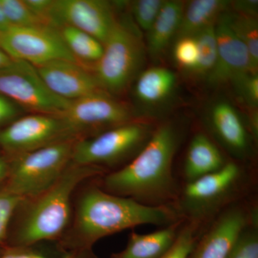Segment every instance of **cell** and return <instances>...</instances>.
Instances as JSON below:
<instances>
[{
    "mask_svg": "<svg viewBox=\"0 0 258 258\" xmlns=\"http://www.w3.org/2000/svg\"><path fill=\"white\" fill-rule=\"evenodd\" d=\"M174 228L164 229L149 234L132 232L123 250L111 258H160L176 240Z\"/></svg>",
    "mask_w": 258,
    "mask_h": 258,
    "instance_id": "cell-21",
    "label": "cell"
},
{
    "mask_svg": "<svg viewBox=\"0 0 258 258\" xmlns=\"http://www.w3.org/2000/svg\"><path fill=\"white\" fill-rule=\"evenodd\" d=\"M68 50L79 63L96 64L103 54V46L99 40L79 29L62 25L57 28Z\"/></svg>",
    "mask_w": 258,
    "mask_h": 258,
    "instance_id": "cell-22",
    "label": "cell"
},
{
    "mask_svg": "<svg viewBox=\"0 0 258 258\" xmlns=\"http://www.w3.org/2000/svg\"><path fill=\"white\" fill-rule=\"evenodd\" d=\"M230 5L236 13L257 17V1H236Z\"/></svg>",
    "mask_w": 258,
    "mask_h": 258,
    "instance_id": "cell-34",
    "label": "cell"
},
{
    "mask_svg": "<svg viewBox=\"0 0 258 258\" xmlns=\"http://www.w3.org/2000/svg\"><path fill=\"white\" fill-rule=\"evenodd\" d=\"M229 7L230 3L223 0H193L185 4L175 38L195 37L203 30L215 26Z\"/></svg>",
    "mask_w": 258,
    "mask_h": 258,
    "instance_id": "cell-16",
    "label": "cell"
},
{
    "mask_svg": "<svg viewBox=\"0 0 258 258\" xmlns=\"http://www.w3.org/2000/svg\"><path fill=\"white\" fill-rule=\"evenodd\" d=\"M0 258H49L31 247H8L3 249Z\"/></svg>",
    "mask_w": 258,
    "mask_h": 258,
    "instance_id": "cell-33",
    "label": "cell"
},
{
    "mask_svg": "<svg viewBox=\"0 0 258 258\" xmlns=\"http://www.w3.org/2000/svg\"><path fill=\"white\" fill-rule=\"evenodd\" d=\"M9 169V159L0 152V185L4 182Z\"/></svg>",
    "mask_w": 258,
    "mask_h": 258,
    "instance_id": "cell-35",
    "label": "cell"
},
{
    "mask_svg": "<svg viewBox=\"0 0 258 258\" xmlns=\"http://www.w3.org/2000/svg\"><path fill=\"white\" fill-rule=\"evenodd\" d=\"M185 3L179 0L164 1L160 13L147 32L146 48L153 59L157 60L175 39L179 30Z\"/></svg>",
    "mask_w": 258,
    "mask_h": 258,
    "instance_id": "cell-15",
    "label": "cell"
},
{
    "mask_svg": "<svg viewBox=\"0 0 258 258\" xmlns=\"http://www.w3.org/2000/svg\"><path fill=\"white\" fill-rule=\"evenodd\" d=\"M215 26L210 27L197 35L198 57L196 66L191 71L198 78L208 79L217 58V41Z\"/></svg>",
    "mask_w": 258,
    "mask_h": 258,
    "instance_id": "cell-24",
    "label": "cell"
},
{
    "mask_svg": "<svg viewBox=\"0 0 258 258\" xmlns=\"http://www.w3.org/2000/svg\"><path fill=\"white\" fill-rule=\"evenodd\" d=\"M62 258H96L91 250L71 252Z\"/></svg>",
    "mask_w": 258,
    "mask_h": 258,
    "instance_id": "cell-36",
    "label": "cell"
},
{
    "mask_svg": "<svg viewBox=\"0 0 258 258\" xmlns=\"http://www.w3.org/2000/svg\"><path fill=\"white\" fill-rule=\"evenodd\" d=\"M176 83V75L171 70L159 66L149 68L137 78L136 97L144 104H159L169 98Z\"/></svg>",
    "mask_w": 258,
    "mask_h": 258,
    "instance_id": "cell-20",
    "label": "cell"
},
{
    "mask_svg": "<svg viewBox=\"0 0 258 258\" xmlns=\"http://www.w3.org/2000/svg\"><path fill=\"white\" fill-rule=\"evenodd\" d=\"M77 139L57 115H21L0 130V152L8 159L50 144Z\"/></svg>",
    "mask_w": 258,
    "mask_h": 258,
    "instance_id": "cell-9",
    "label": "cell"
},
{
    "mask_svg": "<svg viewBox=\"0 0 258 258\" xmlns=\"http://www.w3.org/2000/svg\"><path fill=\"white\" fill-rule=\"evenodd\" d=\"M245 225V216L242 212H229L195 246L189 258H226Z\"/></svg>",
    "mask_w": 258,
    "mask_h": 258,
    "instance_id": "cell-14",
    "label": "cell"
},
{
    "mask_svg": "<svg viewBox=\"0 0 258 258\" xmlns=\"http://www.w3.org/2000/svg\"><path fill=\"white\" fill-rule=\"evenodd\" d=\"M210 120L222 142L236 152H242L247 146V135L243 123L235 108L227 101L212 106Z\"/></svg>",
    "mask_w": 258,
    "mask_h": 258,
    "instance_id": "cell-17",
    "label": "cell"
},
{
    "mask_svg": "<svg viewBox=\"0 0 258 258\" xmlns=\"http://www.w3.org/2000/svg\"><path fill=\"white\" fill-rule=\"evenodd\" d=\"M149 125L132 121L78 139L71 162L81 166H115L135 157L150 139Z\"/></svg>",
    "mask_w": 258,
    "mask_h": 258,
    "instance_id": "cell-6",
    "label": "cell"
},
{
    "mask_svg": "<svg viewBox=\"0 0 258 258\" xmlns=\"http://www.w3.org/2000/svg\"><path fill=\"white\" fill-rule=\"evenodd\" d=\"M101 58L94 66L95 77L102 89L121 94L140 74L147 48L138 27L127 18L117 19L103 44Z\"/></svg>",
    "mask_w": 258,
    "mask_h": 258,
    "instance_id": "cell-4",
    "label": "cell"
},
{
    "mask_svg": "<svg viewBox=\"0 0 258 258\" xmlns=\"http://www.w3.org/2000/svg\"><path fill=\"white\" fill-rule=\"evenodd\" d=\"M226 258H258V239L255 233L242 232Z\"/></svg>",
    "mask_w": 258,
    "mask_h": 258,
    "instance_id": "cell-30",
    "label": "cell"
},
{
    "mask_svg": "<svg viewBox=\"0 0 258 258\" xmlns=\"http://www.w3.org/2000/svg\"><path fill=\"white\" fill-rule=\"evenodd\" d=\"M77 140L62 141L9 159L8 175L1 186L23 200L45 191L71 164Z\"/></svg>",
    "mask_w": 258,
    "mask_h": 258,
    "instance_id": "cell-5",
    "label": "cell"
},
{
    "mask_svg": "<svg viewBox=\"0 0 258 258\" xmlns=\"http://www.w3.org/2000/svg\"><path fill=\"white\" fill-rule=\"evenodd\" d=\"M173 217L165 207L144 205L89 186L80 189L74 200L71 222L59 240L71 252L91 250L97 241L107 236L138 225H165Z\"/></svg>",
    "mask_w": 258,
    "mask_h": 258,
    "instance_id": "cell-1",
    "label": "cell"
},
{
    "mask_svg": "<svg viewBox=\"0 0 258 258\" xmlns=\"http://www.w3.org/2000/svg\"><path fill=\"white\" fill-rule=\"evenodd\" d=\"M0 48L12 60L24 61L35 67L55 60L77 62L57 29L49 25L11 27L0 32Z\"/></svg>",
    "mask_w": 258,
    "mask_h": 258,
    "instance_id": "cell-10",
    "label": "cell"
},
{
    "mask_svg": "<svg viewBox=\"0 0 258 258\" xmlns=\"http://www.w3.org/2000/svg\"><path fill=\"white\" fill-rule=\"evenodd\" d=\"M5 248H3V249H0V254H1L2 252H3V249H4Z\"/></svg>",
    "mask_w": 258,
    "mask_h": 258,
    "instance_id": "cell-39",
    "label": "cell"
},
{
    "mask_svg": "<svg viewBox=\"0 0 258 258\" xmlns=\"http://www.w3.org/2000/svg\"><path fill=\"white\" fill-rule=\"evenodd\" d=\"M24 111L16 103L0 93V130L24 115Z\"/></svg>",
    "mask_w": 258,
    "mask_h": 258,
    "instance_id": "cell-32",
    "label": "cell"
},
{
    "mask_svg": "<svg viewBox=\"0 0 258 258\" xmlns=\"http://www.w3.org/2000/svg\"><path fill=\"white\" fill-rule=\"evenodd\" d=\"M35 68L51 92L66 101L105 92L94 74L79 62L55 60Z\"/></svg>",
    "mask_w": 258,
    "mask_h": 258,
    "instance_id": "cell-13",
    "label": "cell"
},
{
    "mask_svg": "<svg viewBox=\"0 0 258 258\" xmlns=\"http://www.w3.org/2000/svg\"><path fill=\"white\" fill-rule=\"evenodd\" d=\"M23 200L0 185V249L8 247L12 220Z\"/></svg>",
    "mask_w": 258,
    "mask_h": 258,
    "instance_id": "cell-26",
    "label": "cell"
},
{
    "mask_svg": "<svg viewBox=\"0 0 258 258\" xmlns=\"http://www.w3.org/2000/svg\"><path fill=\"white\" fill-rule=\"evenodd\" d=\"M217 41V58L209 75V84L212 86L232 85L236 80L247 74H254L247 47L231 30L224 13L215 27Z\"/></svg>",
    "mask_w": 258,
    "mask_h": 258,
    "instance_id": "cell-12",
    "label": "cell"
},
{
    "mask_svg": "<svg viewBox=\"0 0 258 258\" xmlns=\"http://www.w3.org/2000/svg\"><path fill=\"white\" fill-rule=\"evenodd\" d=\"M57 116L77 139L92 137L134 120L129 107L106 92L69 101L64 111Z\"/></svg>",
    "mask_w": 258,
    "mask_h": 258,
    "instance_id": "cell-8",
    "label": "cell"
},
{
    "mask_svg": "<svg viewBox=\"0 0 258 258\" xmlns=\"http://www.w3.org/2000/svg\"><path fill=\"white\" fill-rule=\"evenodd\" d=\"M174 60L179 67L191 72L198 57V45L195 37H181L176 39L173 50Z\"/></svg>",
    "mask_w": 258,
    "mask_h": 258,
    "instance_id": "cell-28",
    "label": "cell"
},
{
    "mask_svg": "<svg viewBox=\"0 0 258 258\" xmlns=\"http://www.w3.org/2000/svg\"><path fill=\"white\" fill-rule=\"evenodd\" d=\"M0 3L11 27L48 25L27 6L24 0H0Z\"/></svg>",
    "mask_w": 258,
    "mask_h": 258,
    "instance_id": "cell-25",
    "label": "cell"
},
{
    "mask_svg": "<svg viewBox=\"0 0 258 258\" xmlns=\"http://www.w3.org/2000/svg\"><path fill=\"white\" fill-rule=\"evenodd\" d=\"M236 93L249 107L257 108L258 76L257 74H247L236 80L232 83Z\"/></svg>",
    "mask_w": 258,
    "mask_h": 258,
    "instance_id": "cell-29",
    "label": "cell"
},
{
    "mask_svg": "<svg viewBox=\"0 0 258 258\" xmlns=\"http://www.w3.org/2000/svg\"><path fill=\"white\" fill-rule=\"evenodd\" d=\"M164 0H136L130 3L131 11L139 28L148 32L160 13Z\"/></svg>",
    "mask_w": 258,
    "mask_h": 258,
    "instance_id": "cell-27",
    "label": "cell"
},
{
    "mask_svg": "<svg viewBox=\"0 0 258 258\" xmlns=\"http://www.w3.org/2000/svg\"><path fill=\"white\" fill-rule=\"evenodd\" d=\"M224 164L221 153L208 137L198 134L188 149L184 172L189 181L220 169Z\"/></svg>",
    "mask_w": 258,
    "mask_h": 258,
    "instance_id": "cell-19",
    "label": "cell"
},
{
    "mask_svg": "<svg viewBox=\"0 0 258 258\" xmlns=\"http://www.w3.org/2000/svg\"><path fill=\"white\" fill-rule=\"evenodd\" d=\"M10 28H11V26H10L8 20H7L4 11H3V7H2L1 3H0V32H4Z\"/></svg>",
    "mask_w": 258,
    "mask_h": 258,
    "instance_id": "cell-37",
    "label": "cell"
},
{
    "mask_svg": "<svg viewBox=\"0 0 258 258\" xmlns=\"http://www.w3.org/2000/svg\"><path fill=\"white\" fill-rule=\"evenodd\" d=\"M177 142L172 125H161L128 164L105 176L103 190L137 201L163 196L172 184L171 165Z\"/></svg>",
    "mask_w": 258,
    "mask_h": 258,
    "instance_id": "cell-3",
    "label": "cell"
},
{
    "mask_svg": "<svg viewBox=\"0 0 258 258\" xmlns=\"http://www.w3.org/2000/svg\"><path fill=\"white\" fill-rule=\"evenodd\" d=\"M103 169L71 162L50 187L23 200L15 212L8 246L31 247L42 241L60 240L71 222L76 191Z\"/></svg>",
    "mask_w": 258,
    "mask_h": 258,
    "instance_id": "cell-2",
    "label": "cell"
},
{
    "mask_svg": "<svg viewBox=\"0 0 258 258\" xmlns=\"http://www.w3.org/2000/svg\"><path fill=\"white\" fill-rule=\"evenodd\" d=\"M13 60L7 55L6 53L0 48V69H3V68L6 67L12 62Z\"/></svg>",
    "mask_w": 258,
    "mask_h": 258,
    "instance_id": "cell-38",
    "label": "cell"
},
{
    "mask_svg": "<svg viewBox=\"0 0 258 258\" xmlns=\"http://www.w3.org/2000/svg\"><path fill=\"white\" fill-rule=\"evenodd\" d=\"M0 93L30 113L60 115L69 103L51 92L36 68L24 61L0 69Z\"/></svg>",
    "mask_w": 258,
    "mask_h": 258,
    "instance_id": "cell-7",
    "label": "cell"
},
{
    "mask_svg": "<svg viewBox=\"0 0 258 258\" xmlns=\"http://www.w3.org/2000/svg\"><path fill=\"white\" fill-rule=\"evenodd\" d=\"M50 24L68 25L104 43L117 21L113 3L105 0H54Z\"/></svg>",
    "mask_w": 258,
    "mask_h": 258,
    "instance_id": "cell-11",
    "label": "cell"
},
{
    "mask_svg": "<svg viewBox=\"0 0 258 258\" xmlns=\"http://www.w3.org/2000/svg\"><path fill=\"white\" fill-rule=\"evenodd\" d=\"M229 27L236 36L247 47L250 58L252 72L257 74L258 69V24L256 16L241 14L236 12L224 13Z\"/></svg>",
    "mask_w": 258,
    "mask_h": 258,
    "instance_id": "cell-23",
    "label": "cell"
},
{
    "mask_svg": "<svg viewBox=\"0 0 258 258\" xmlns=\"http://www.w3.org/2000/svg\"><path fill=\"white\" fill-rule=\"evenodd\" d=\"M195 242L192 231L185 229L176 237L169 250L160 258H189L195 247Z\"/></svg>",
    "mask_w": 258,
    "mask_h": 258,
    "instance_id": "cell-31",
    "label": "cell"
},
{
    "mask_svg": "<svg viewBox=\"0 0 258 258\" xmlns=\"http://www.w3.org/2000/svg\"><path fill=\"white\" fill-rule=\"evenodd\" d=\"M238 166L234 163L225 164L218 170L189 181L184 195L191 203H205L221 196L238 178Z\"/></svg>",
    "mask_w": 258,
    "mask_h": 258,
    "instance_id": "cell-18",
    "label": "cell"
}]
</instances>
